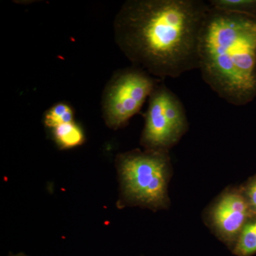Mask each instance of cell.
Masks as SVG:
<instances>
[{
    "instance_id": "cell-1",
    "label": "cell",
    "mask_w": 256,
    "mask_h": 256,
    "mask_svg": "<svg viewBox=\"0 0 256 256\" xmlns=\"http://www.w3.org/2000/svg\"><path fill=\"white\" fill-rule=\"evenodd\" d=\"M202 0H128L114 20L116 44L134 66L159 80L198 68Z\"/></svg>"
},
{
    "instance_id": "cell-2",
    "label": "cell",
    "mask_w": 256,
    "mask_h": 256,
    "mask_svg": "<svg viewBox=\"0 0 256 256\" xmlns=\"http://www.w3.org/2000/svg\"><path fill=\"white\" fill-rule=\"evenodd\" d=\"M198 69L204 82L230 105H244L254 97L256 18L210 6L200 35Z\"/></svg>"
},
{
    "instance_id": "cell-3",
    "label": "cell",
    "mask_w": 256,
    "mask_h": 256,
    "mask_svg": "<svg viewBox=\"0 0 256 256\" xmlns=\"http://www.w3.org/2000/svg\"><path fill=\"white\" fill-rule=\"evenodd\" d=\"M117 162L122 192L128 202L151 208L166 206L170 171L168 152H129L120 154Z\"/></svg>"
},
{
    "instance_id": "cell-4",
    "label": "cell",
    "mask_w": 256,
    "mask_h": 256,
    "mask_svg": "<svg viewBox=\"0 0 256 256\" xmlns=\"http://www.w3.org/2000/svg\"><path fill=\"white\" fill-rule=\"evenodd\" d=\"M161 80L132 66L114 74L104 89L102 110L106 124L117 130L140 111Z\"/></svg>"
},
{
    "instance_id": "cell-5",
    "label": "cell",
    "mask_w": 256,
    "mask_h": 256,
    "mask_svg": "<svg viewBox=\"0 0 256 256\" xmlns=\"http://www.w3.org/2000/svg\"><path fill=\"white\" fill-rule=\"evenodd\" d=\"M148 100L141 144L150 150L168 152L188 130L184 106L162 80Z\"/></svg>"
},
{
    "instance_id": "cell-6",
    "label": "cell",
    "mask_w": 256,
    "mask_h": 256,
    "mask_svg": "<svg viewBox=\"0 0 256 256\" xmlns=\"http://www.w3.org/2000/svg\"><path fill=\"white\" fill-rule=\"evenodd\" d=\"M248 214V204L236 192L224 194L212 208L210 217L216 230L226 240L238 236Z\"/></svg>"
},
{
    "instance_id": "cell-7",
    "label": "cell",
    "mask_w": 256,
    "mask_h": 256,
    "mask_svg": "<svg viewBox=\"0 0 256 256\" xmlns=\"http://www.w3.org/2000/svg\"><path fill=\"white\" fill-rule=\"evenodd\" d=\"M54 140L60 149H70L82 146L85 134L82 127L75 121L60 124L50 129Z\"/></svg>"
},
{
    "instance_id": "cell-8",
    "label": "cell",
    "mask_w": 256,
    "mask_h": 256,
    "mask_svg": "<svg viewBox=\"0 0 256 256\" xmlns=\"http://www.w3.org/2000/svg\"><path fill=\"white\" fill-rule=\"evenodd\" d=\"M208 4L215 9L256 18L254 0H210Z\"/></svg>"
},
{
    "instance_id": "cell-9",
    "label": "cell",
    "mask_w": 256,
    "mask_h": 256,
    "mask_svg": "<svg viewBox=\"0 0 256 256\" xmlns=\"http://www.w3.org/2000/svg\"><path fill=\"white\" fill-rule=\"evenodd\" d=\"M74 112L72 106L66 102H58L50 107L44 114L45 126L52 129L60 124L74 122Z\"/></svg>"
},
{
    "instance_id": "cell-10",
    "label": "cell",
    "mask_w": 256,
    "mask_h": 256,
    "mask_svg": "<svg viewBox=\"0 0 256 256\" xmlns=\"http://www.w3.org/2000/svg\"><path fill=\"white\" fill-rule=\"evenodd\" d=\"M236 250L242 256H250L256 252V222L244 226L239 234Z\"/></svg>"
},
{
    "instance_id": "cell-11",
    "label": "cell",
    "mask_w": 256,
    "mask_h": 256,
    "mask_svg": "<svg viewBox=\"0 0 256 256\" xmlns=\"http://www.w3.org/2000/svg\"><path fill=\"white\" fill-rule=\"evenodd\" d=\"M247 194L250 204L256 210V180L250 184L248 188Z\"/></svg>"
},
{
    "instance_id": "cell-12",
    "label": "cell",
    "mask_w": 256,
    "mask_h": 256,
    "mask_svg": "<svg viewBox=\"0 0 256 256\" xmlns=\"http://www.w3.org/2000/svg\"><path fill=\"white\" fill-rule=\"evenodd\" d=\"M12 256H26L25 255H23V254H18V255Z\"/></svg>"
}]
</instances>
